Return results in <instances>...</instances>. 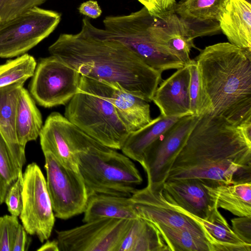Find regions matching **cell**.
I'll list each match as a JSON object with an SVG mask.
<instances>
[{"label":"cell","mask_w":251,"mask_h":251,"mask_svg":"<svg viewBox=\"0 0 251 251\" xmlns=\"http://www.w3.org/2000/svg\"><path fill=\"white\" fill-rule=\"evenodd\" d=\"M192 178L212 185L251 182V135L222 117L201 116L166 180Z\"/></svg>","instance_id":"6da1fadb"},{"label":"cell","mask_w":251,"mask_h":251,"mask_svg":"<svg viewBox=\"0 0 251 251\" xmlns=\"http://www.w3.org/2000/svg\"><path fill=\"white\" fill-rule=\"evenodd\" d=\"M86 17L77 34H61L49 48L54 56L81 75L105 82L152 101L162 80L154 69L122 43L98 34Z\"/></svg>","instance_id":"7a4b0ae2"},{"label":"cell","mask_w":251,"mask_h":251,"mask_svg":"<svg viewBox=\"0 0 251 251\" xmlns=\"http://www.w3.org/2000/svg\"><path fill=\"white\" fill-rule=\"evenodd\" d=\"M212 116L240 126L251 122V51L229 42L201 50L195 59Z\"/></svg>","instance_id":"3957f363"},{"label":"cell","mask_w":251,"mask_h":251,"mask_svg":"<svg viewBox=\"0 0 251 251\" xmlns=\"http://www.w3.org/2000/svg\"><path fill=\"white\" fill-rule=\"evenodd\" d=\"M74 154L89 197H130L143 178L130 158L92 138Z\"/></svg>","instance_id":"277c9868"},{"label":"cell","mask_w":251,"mask_h":251,"mask_svg":"<svg viewBox=\"0 0 251 251\" xmlns=\"http://www.w3.org/2000/svg\"><path fill=\"white\" fill-rule=\"evenodd\" d=\"M152 17L143 6L127 15L106 17L103 20L104 29L94 26V29L100 35L122 43L149 66L162 72L185 66L154 42L149 29Z\"/></svg>","instance_id":"5b68a950"},{"label":"cell","mask_w":251,"mask_h":251,"mask_svg":"<svg viewBox=\"0 0 251 251\" xmlns=\"http://www.w3.org/2000/svg\"><path fill=\"white\" fill-rule=\"evenodd\" d=\"M64 116L98 142L121 150L129 134L113 105L94 94L78 90L67 103Z\"/></svg>","instance_id":"8992f818"},{"label":"cell","mask_w":251,"mask_h":251,"mask_svg":"<svg viewBox=\"0 0 251 251\" xmlns=\"http://www.w3.org/2000/svg\"><path fill=\"white\" fill-rule=\"evenodd\" d=\"M61 20L58 12L33 7L0 25V58L26 53L48 37Z\"/></svg>","instance_id":"52a82bcc"},{"label":"cell","mask_w":251,"mask_h":251,"mask_svg":"<svg viewBox=\"0 0 251 251\" xmlns=\"http://www.w3.org/2000/svg\"><path fill=\"white\" fill-rule=\"evenodd\" d=\"M81 75L58 58L40 59L29 83V93L40 106L66 104L77 92Z\"/></svg>","instance_id":"ba28073f"},{"label":"cell","mask_w":251,"mask_h":251,"mask_svg":"<svg viewBox=\"0 0 251 251\" xmlns=\"http://www.w3.org/2000/svg\"><path fill=\"white\" fill-rule=\"evenodd\" d=\"M23 176V206L19 217L27 233L36 235L43 243L50 236L55 222L46 179L35 162L26 167Z\"/></svg>","instance_id":"9c48e42d"},{"label":"cell","mask_w":251,"mask_h":251,"mask_svg":"<svg viewBox=\"0 0 251 251\" xmlns=\"http://www.w3.org/2000/svg\"><path fill=\"white\" fill-rule=\"evenodd\" d=\"M47 186L55 217L67 220L84 212L89 196L78 171L63 165L51 153H44Z\"/></svg>","instance_id":"30bf717a"},{"label":"cell","mask_w":251,"mask_h":251,"mask_svg":"<svg viewBox=\"0 0 251 251\" xmlns=\"http://www.w3.org/2000/svg\"><path fill=\"white\" fill-rule=\"evenodd\" d=\"M200 117H181L146 150L140 164L147 174V185L151 189L162 188L176 156Z\"/></svg>","instance_id":"8fae6325"},{"label":"cell","mask_w":251,"mask_h":251,"mask_svg":"<svg viewBox=\"0 0 251 251\" xmlns=\"http://www.w3.org/2000/svg\"><path fill=\"white\" fill-rule=\"evenodd\" d=\"M132 220L103 218L56 231L59 251H118Z\"/></svg>","instance_id":"7c38bea8"},{"label":"cell","mask_w":251,"mask_h":251,"mask_svg":"<svg viewBox=\"0 0 251 251\" xmlns=\"http://www.w3.org/2000/svg\"><path fill=\"white\" fill-rule=\"evenodd\" d=\"M78 90L99 96L111 103L129 133L152 120L148 102L120 87L81 75Z\"/></svg>","instance_id":"4fadbf2b"},{"label":"cell","mask_w":251,"mask_h":251,"mask_svg":"<svg viewBox=\"0 0 251 251\" xmlns=\"http://www.w3.org/2000/svg\"><path fill=\"white\" fill-rule=\"evenodd\" d=\"M130 198L139 218L152 224L187 230L208 240L205 231L199 223L179 211L164 197L162 188L152 189L147 185L143 189H136Z\"/></svg>","instance_id":"5bb4252c"},{"label":"cell","mask_w":251,"mask_h":251,"mask_svg":"<svg viewBox=\"0 0 251 251\" xmlns=\"http://www.w3.org/2000/svg\"><path fill=\"white\" fill-rule=\"evenodd\" d=\"M152 16L149 29L154 42L165 53L188 65L195 38L187 25L174 8Z\"/></svg>","instance_id":"9a60e30c"},{"label":"cell","mask_w":251,"mask_h":251,"mask_svg":"<svg viewBox=\"0 0 251 251\" xmlns=\"http://www.w3.org/2000/svg\"><path fill=\"white\" fill-rule=\"evenodd\" d=\"M207 184L195 178L166 180L162 193L165 198L189 213L205 219L217 207L208 193Z\"/></svg>","instance_id":"2e32d148"},{"label":"cell","mask_w":251,"mask_h":251,"mask_svg":"<svg viewBox=\"0 0 251 251\" xmlns=\"http://www.w3.org/2000/svg\"><path fill=\"white\" fill-rule=\"evenodd\" d=\"M190 72L188 65L177 69L158 86L152 101L166 117L193 115L189 98Z\"/></svg>","instance_id":"e0dca14e"},{"label":"cell","mask_w":251,"mask_h":251,"mask_svg":"<svg viewBox=\"0 0 251 251\" xmlns=\"http://www.w3.org/2000/svg\"><path fill=\"white\" fill-rule=\"evenodd\" d=\"M226 0H183L174 10L186 23L194 38L216 34Z\"/></svg>","instance_id":"ac0fdd59"},{"label":"cell","mask_w":251,"mask_h":251,"mask_svg":"<svg viewBox=\"0 0 251 251\" xmlns=\"http://www.w3.org/2000/svg\"><path fill=\"white\" fill-rule=\"evenodd\" d=\"M229 43L251 51V5L247 0H226L219 20Z\"/></svg>","instance_id":"d6986e66"},{"label":"cell","mask_w":251,"mask_h":251,"mask_svg":"<svg viewBox=\"0 0 251 251\" xmlns=\"http://www.w3.org/2000/svg\"><path fill=\"white\" fill-rule=\"evenodd\" d=\"M25 81L0 87V133L14 159L22 169L26 161L25 149L19 144L16 130V114L18 97Z\"/></svg>","instance_id":"ffe728a7"},{"label":"cell","mask_w":251,"mask_h":251,"mask_svg":"<svg viewBox=\"0 0 251 251\" xmlns=\"http://www.w3.org/2000/svg\"><path fill=\"white\" fill-rule=\"evenodd\" d=\"M66 118L53 112L47 118L39 134L43 153H51L66 168L78 171L77 159L67 140L65 131Z\"/></svg>","instance_id":"44dd1931"},{"label":"cell","mask_w":251,"mask_h":251,"mask_svg":"<svg viewBox=\"0 0 251 251\" xmlns=\"http://www.w3.org/2000/svg\"><path fill=\"white\" fill-rule=\"evenodd\" d=\"M178 209L203 227L214 251H251V244L237 236L217 207L205 219L199 218L180 206Z\"/></svg>","instance_id":"7402d4cb"},{"label":"cell","mask_w":251,"mask_h":251,"mask_svg":"<svg viewBox=\"0 0 251 251\" xmlns=\"http://www.w3.org/2000/svg\"><path fill=\"white\" fill-rule=\"evenodd\" d=\"M83 213L84 223L103 218L123 220L139 218L130 197L107 194L90 196Z\"/></svg>","instance_id":"603a6c76"},{"label":"cell","mask_w":251,"mask_h":251,"mask_svg":"<svg viewBox=\"0 0 251 251\" xmlns=\"http://www.w3.org/2000/svg\"><path fill=\"white\" fill-rule=\"evenodd\" d=\"M181 117L160 115L152 119L144 127L129 133L121 149L123 153L140 164L148 148Z\"/></svg>","instance_id":"cb8c5ba5"},{"label":"cell","mask_w":251,"mask_h":251,"mask_svg":"<svg viewBox=\"0 0 251 251\" xmlns=\"http://www.w3.org/2000/svg\"><path fill=\"white\" fill-rule=\"evenodd\" d=\"M207 188L218 208L238 217H251V182L217 185L207 183Z\"/></svg>","instance_id":"d4e9b609"},{"label":"cell","mask_w":251,"mask_h":251,"mask_svg":"<svg viewBox=\"0 0 251 251\" xmlns=\"http://www.w3.org/2000/svg\"><path fill=\"white\" fill-rule=\"evenodd\" d=\"M43 125L42 115L34 100L23 87L18 97L16 114L17 137L23 148L25 149L28 142L37 139Z\"/></svg>","instance_id":"484cf974"},{"label":"cell","mask_w":251,"mask_h":251,"mask_svg":"<svg viewBox=\"0 0 251 251\" xmlns=\"http://www.w3.org/2000/svg\"><path fill=\"white\" fill-rule=\"evenodd\" d=\"M118 251H169L158 230L141 218L132 220Z\"/></svg>","instance_id":"4316f807"},{"label":"cell","mask_w":251,"mask_h":251,"mask_svg":"<svg viewBox=\"0 0 251 251\" xmlns=\"http://www.w3.org/2000/svg\"><path fill=\"white\" fill-rule=\"evenodd\" d=\"M152 224L158 230L169 251H214L212 246L205 238L190 231Z\"/></svg>","instance_id":"83f0119b"},{"label":"cell","mask_w":251,"mask_h":251,"mask_svg":"<svg viewBox=\"0 0 251 251\" xmlns=\"http://www.w3.org/2000/svg\"><path fill=\"white\" fill-rule=\"evenodd\" d=\"M37 62L31 55L25 53L0 65V87L19 81H26L34 73Z\"/></svg>","instance_id":"f1b7e54d"},{"label":"cell","mask_w":251,"mask_h":251,"mask_svg":"<svg viewBox=\"0 0 251 251\" xmlns=\"http://www.w3.org/2000/svg\"><path fill=\"white\" fill-rule=\"evenodd\" d=\"M190 72L189 98L193 115L201 116L209 114L211 103L205 91L197 63L191 60L188 65Z\"/></svg>","instance_id":"f546056e"},{"label":"cell","mask_w":251,"mask_h":251,"mask_svg":"<svg viewBox=\"0 0 251 251\" xmlns=\"http://www.w3.org/2000/svg\"><path fill=\"white\" fill-rule=\"evenodd\" d=\"M20 169L14 159L5 140L0 133V205L6 194L18 178Z\"/></svg>","instance_id":"4dcf8cb0"},{"label":"cell","mask_w":251,"mask_h":251,"mask_svg":"<svg viewBox=\"0 0 251 251\" xmlns=\"http://www.w3.org/2000/svg\"><path fill=\"white\" fill-rule=\"evenodd\" d=\"M46 0H0V25Z\"/></svg>","instance_id":"1f68e13d"},{"label":"cell","mask_w":251,"mask_h":251,"mask_svg":"<svg viewBox=\"0 0 251 251\" xmlns=\"http://www.w3.org/2000/svg\"><path fill=\"white\" fill-rule=\"evenodd\" d=\"M19 225L17 216L11 214L0 216V251H12Z\"/></svg>","instance_id":"d6a6232c"},{"label":"cell","mask_w":251,"mask_h":251,"mask_svg":"<svg viewBox=\"0 0 251 251\" xmlns=\"http://www.w3.org/2000/svg\"><path fill=\"white\" fill-rule=\"evenodd\" d=\"M23 185V176L22 171H21L17 179L8 189L4 199V202L10 214L17 217L20 216L22 209Z\"/></svg>","instance_id":"836d02e7"},{"label":"cell","mask_w":251,"mask_h":251,"mask_svg":"<svg viewBox=\"0 0 251 251\" xmlns=\"http://www.w3.org/2000/svg\"><path fill=\"white\" fill-rule=\"evenodd\" d=\"M232 229L242 240L251 244V217H238L231 219Z\"/></svg>","instance_id":"e575fe53"},{"label":"cell","mask_w":251,"mask_h":251,"mask_svg":"<svg viewBox=\"0 0 251 251\" xmlns=\"http://www.w3.org/2000/svg\"><path fill=\"white\" fill-rule=\"evenodd\" d=\"M22 224L19 225L14 238L12 251H27L30 243V239Z\"/></svg>","instance_id":"d590c367"},{"label":"cell","mask_w":251,"mask_h":251,"mask_svg":"<svg viewBox=\"0 0 251 251\" xmlns=\"http://www.w3.org/2000/svg\"><path fill=\"white\" fill-rule=\"evenodd\" d=\"M78 10L80 13L93 19L100 17L102 12L98 2L92 0L81 3Z\"/></svg>","instance_id":"8d00e7d4"},{"label":"cell","mask_w":251,"mask_h":251,"mask_svg":"<svg viewBox=\"0 0 251 251\" xmlns=\"http://www.w3.org/2000/svg\"><path fill=\"white\" fill-rule=\"evenodd\" d=\"M37 251H59L57 240H48L37 250Z\"/></svg>","instance_id":"74e56055"}]
</instances>
